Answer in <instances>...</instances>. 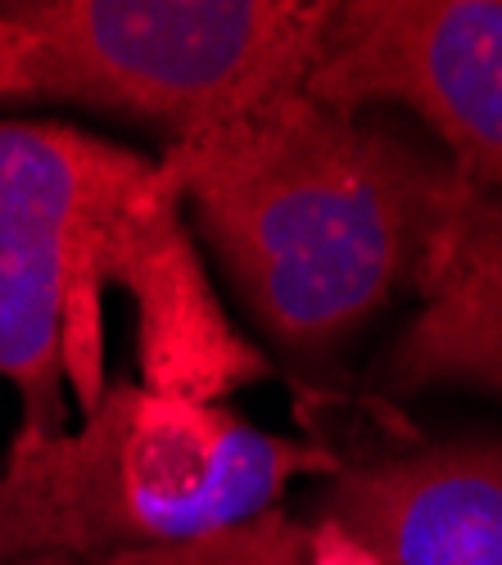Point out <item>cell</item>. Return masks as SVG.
Listing matches in <instances>:
<instances>
[{"label": "cell", "instance_id": "6da1fadb", "mask_svg": "<svg viewBox=\"0 0 502 565\" xmlns=\"http://www.w3.org/2000/svg\"><path fill=\"white\" fill-rule=\"evenodd\" d=\"M136 308L146 390L217 403L267 362L226 321L181 195L159 159L45 122H0V375L23 394V435H64V385L105 398L100 295Z\"/></svg>", "mask_w": 502, "mask_h": 565}, {"label": "cell", "instance_id": "7a4b0ae2", "mask_svg": "<svg viewBox=\"0 0 502 565\" xmlns=\"http://www.w3.org/2000/svg\"><path fill=\"white\" fill-rule=\"evenodd\" d=\"M245 308L286 349H327L421 290L471 185L381 118L308 90L172 140L159 159Z\"/></svg>", "mask_w": 502, "mask_h": 565}, {"label": "cell", "instance_id": "3957f363", "mask_svg": "<svg viewBox=\"0 0 502 565\" xmlns=\"http://www.w3.org/2000/svg\"><path fill=\"white\" fill-rule=\"evenodd\" d=\"M0 10L23 32L19 96L77 100L191 140L299 90L331 0H14Z\"/></svg>", "mask_w": 502, "mask_h": 565}, {"label": "cell", "instance_id": "277c9868", "mask_svg": "<svg viewBox=\"0 0 502 565\" xmlns=\"http://www.w3.org/2000/svg\"><path fill=\"white\" fill-rule=\"evenodd\" d=\"M51 484L73 556L168 547L258 521L299 476H340V457L254 430L222 403L109 385L77 430L14 444Z\"/></svg>", "mask_w": 502, "mask_h": 565}, {"label": "cell", "instance_id": "5b68a950", "mask_svg": "<svg viewBox=\"0 0 502 565\" xmlns=\"http://www.w3.org/2000/svg\"><path fill=\"white\" fill-rule=\"evenodd\" d=\"M303 90L417 114L471 191L502 185V0H331Z\"/></svg>", "mask_w": 502, "mask_h": 565}, {"label": "cell", "instance_id": "8992f818", "mask_svg": "<svg viewBox=\"0 0 502 565\" xmlns=\"http://www.w3.org/2000/svg\"><path fill=\"white\" fill-rule=\"evenodd\" d=\"M322 515L381 565H502V439L340 470Z\"/></svg>", "mask_w": 502, "mask_h": 565}, {"label": "cell", "instance_id": "52a82bcc", "mask_svg": "<svg viewBox=\"0 0 502 565\" xmlns=\"http://www.w3.org/2000/svg\"><path fill=\"white\" fill-rule=\"evenodd\" d=\"M417 295L421 312L381 362L385 381L398 394L430 385L502 394V185L471 191Z\"/></svg>", "mask_w": 502, "mask_h": 565}, {"label": "cell", "instance_id": "ba28073f", "mask_svg": "<svg viewBox=\"0 0 502 565\" xmlns=\"http://www.w3.org/2000/svg\"><path fill=\"white\" fill-rule=\"evenodd\" d=\"M96 565H381L367 547H357L340 525L295 521L286 511H263L258 521L168 547H127L109 552Z\"/></svg>", "mask_w": 502, "mask_h": 565}, {"label": "cell", "instance_id": "9c48e42d", "mask_svg": "<svg viewBox=\"0 0 502 565\" xmlns=\"http://www.w3.org/2000/svg\"><path fill=\"white\" fill-rule=\"evenodd\" d=\"M32 556H73V534L36 461L14 448L0 476V565Z\"/></svg>", "mask_w": 502, "mask_h": 565}, {"label": "cell", "instance_id": "30bf717a", "mask_svg": "<svg viewBox=\"0 0 502 565\" xmlns=\"http://www.w3.org/2000/svg\"><path fill=\"white\" fill-rule=\"evenodd\" d=\"M23 565H86L82 556H32V561H23Z\"/></svg>", "mask_w": 502, "mask_h": 565}]
</instances>
